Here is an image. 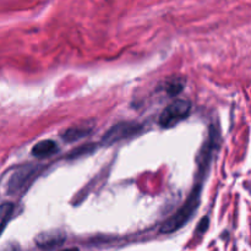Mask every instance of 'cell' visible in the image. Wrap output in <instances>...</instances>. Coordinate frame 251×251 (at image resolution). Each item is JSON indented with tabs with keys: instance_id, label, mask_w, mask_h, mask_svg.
Masks as SVG:
<instances>
[{
	"instance_id": "8fae6325",
	"label": "cell",
	"mask_w": 251,
	"mask_h": 251,
	"mask_svg": "<svg viewBox=\"0 0 251 251\" xmlns=\"http://www.w3.org/2000/svg\"><path fill=\"white\" fill-rule=\"evenodd\" d=\"M207 228H208V218L206 217V218H203V220L201 221L200 223H199L198 230H199V232H201V230H202V232H205Z\"/></svg>"
},
{
	"instance_id": "277c9868",
	"label": "cell",
	"mask_w": 251,
	"mask_h": 251,
	"mask_svg": "<svg viewBox=\"0 0 251 251\" xmlns=\"http://www.w3.org/2000/svg\"><path fill=\"white\" fill-rule=\"evenodd\" d=\"M140 130H141V125L136 124V123H119L105 132L102 139V144L105 146H110V145L117 144L122 140L132 136Z\"/></svg>"
},
{
	"instance_id": "30bf717a",
	"label": "cell",
	"mask_w": 251,
	"mask_h": 251,
	"mask_svg": "<svg viewBox=\"0 0 251 251\" xmlns=\"http://www.w3.org/2000/svg\"><path fill=\"white\" fill-rule=\"evenodd\" d=\"M0 251H21V249H20L19 244H16V243H7V244L2 245L0 248Z\"/></svg>"
},
{
	"instance_id": "7a4b0ae2",
	"label": "cell",
	"mask_w": 251,
	"mask_h": 251,
	"mask_svg": "<svg viewBox=\"0 0 251 251\" xmlns=\"http://www.w3.org/2000/svg\"><path fill=\"white\" fill-rule=\"evenodd\" d=\"M191 110V103L185 100H176L173 103L168 105L163 112L159 115V125L162 127H168L174 126L181 120L185 119Z\"/></svg>"
},
{
	"instance_id": "52a82bcc",
	"label": "cell",
	"mask_w": 251,
	"mask_h": 251,
	"mask_svg": "<svg viewBox=\"0 0 251 251\" xmlns=\"http://www.w3.org/2000/svg\"><path fill=\"white\" fill-rule=\"evenodd\" d=\"M92 131V127L91 126H76V127H70V129L66 130L63 134V140L66 142H74L77 141V140L82 139V137L87 136L90 132Z\"/></svg>"
},
{
	"instance_id": "5b68a950",
	"label": "cell",
	"mask_w": 251,
	"mask_h": 251,
	"mask_svg": "<svg viewBox=\"0 0 251 251\" xmlns=\"http://www.w3.org/2000/svg\"><path fill=\"white\" fill-rule=\"evenodd\" d=\"M66 234L60 229H50L42 232L37 235L36 244L37 247L43 250H53L55 248L61 247L65 243Z\"/></svg>"
},
{
	"instance_id": "6da1fadb",
	"label": "cell",
	"mask_w": 251,
	"mask_h": 251,
	"mask_svg": "<svg viewBox=\"0 0 251 251\" xmlns=\"http://www.w3.org/2000/svg\"><path fill=\"white\" fill-rule=\"evenodd\" d=\"M201 190H202V185H201V184L195 185V188L193 189V191L190 193L189 198L186 199L184 205L181 206L171 218H168V220L162 225V233L168 234V233L176 232V230L180 229L181 227H184V226L190 221L191 216L196 212L199 205H200Z\"/></svg>"
},
{
	"instance_id": "9c48e42d",
	"label": "cell",
	"mask_w": 251,
	"mask_h": 251,
	"mask_svg": "<svg viewBox=\"0 0 251 251\" xmlns=\"http://www.w3.org/2000/svg\"><path fill=\"white\" fill-rule=\"evenodd\" d=\"M184 85H185V81L180 77L171 78V80L167 82L166 85V91L169 96L174 97V96H178L179 93L183 91Z\"/></svg>"
},
{
	"instance_id": "3957f363",
	"label": "cell",
	"mask_w": 251,
	"mask_h": 251,
	"mask_svg": "<svg viewBox=\"0 0 251 251\" xmlns=\"http://www.w3.org/2000/svg\"><path fill=\"white\" fill-rule=\"evenodd\" d=\"M39 171V166H24L17 168L14 173L10 176L9 180L6 181L7 195H15L20 191L24 190L27 185L32 181V179L37 176Z\"/></svg>"
},
{
	"instance_id": "ba28073f",
	"label": "cell",
	"mask_w": 251,
	"mask_h": 251,
	"mask_svg": "<svg viewBox=\"0 0 251 251\" xmlns=\"http://www.w3.org/2000/svg\"><path fill=\"white\" fill-rule=\"evenodd\" d=\"M15 205L10 201H5V202L0 203V234L4 232L6 228L7 223L11 220L12 215H14Z\"/></svg>"
},
{
	"instance_id": "8992f818",
	"label": "cell",
	"mask_w": 251,
	"mask_h": 251,
	"mask_svg": "<svg viewBox=\"0 0 251 251\" xmlns=\"http://www.w3.org/2000/svg\"><path fill=\"white\" fill-rule=\"evenodd\" d=\"M58 151V146L53 140H43V141L38 142L33 146L31 153L32 156L38 157V158H43V157H48L50 154L55 153Z\"/></svg>"
},
{
	"instance_id": "7c38bea8",
	"label": "cell",
	"mask_w": 251,
	"mask_h": 251,
	"mask_svg": "<svg viewBox=\"0 0 251 251\" xmlns=\"http://www.w3.org/2000/svg\"><path fill=\"white\" fill-rule=\"evenodd\" d=\"M61 251H78V249H77V248H69V249L61 250Z\"/></svg>"
}]
</instances>
